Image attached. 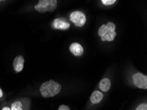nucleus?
Wrapping results in <instances>:
<instances>
[{"label": "nucleus", "mask_w": 147, "mask_h": 110, "mask_svg": "<svg viewBox=\"0 0 147 110\" xmlns=\"http://www.w3.org/2000/svg\"><path fill=\"white\" fill-rule=\"evenodd\" d=\"M136 110H147V104L145 103H142L138 105Z\"/></svg>", "instance_id": "obj_13"}, {"label": "nucleus", "mask_w": 147, "mask_h": 110, "mask_svg": "<svg viewBox=\"0 0 147 110\" xmlns=\"http://www.w3.org/2000/svg\"><path fill=\"white\" fill-rule=\"evenodd\" d=\"M1 110H11V109L10 107H4L3 109H2Z\"/></svg>", "instance_id": "obj_16"}, {"label": "nucleus", "mask_w": 147, "mask_h": 110, "mask_svg": "<svg viewBox=\"0 0 147 110\" xmlns=\"http://www.w3.org/2000/svg\"><path fill=\"white\" fill-rule=\"evenodd\" d=\"M24 59L22 55H18L15 58L13 63V67L16 73H19L23 71L24 68Z\"/></svg>", "instance_id": "obj_7"}, {"label": "nucleus", "mask_w": 147, "mask_h": 110, "mask_svg": "<svg viewBox=\"0 0 147 110\" xmlns=\"http://www.w3.org/2000/svg\"><path fill=\"white\" fill-rule=\"evenodd\" d=\"M102 3L105 5H111L116 1V0H101Z\"/></svg>", "instance_id": "obj_12"}, {"label": "nucleus", "mask_w": 147, "mask_h": 110, "mask_svg": "<svg viewBox=\"0 0 147 110\" xmlns=\"http://www.w3.org/2000/svg\"><path fill=\"white\" fill-rule=\"evenodd\" d=\"M104 94L101 92L95 90L92 92V95L90 96V102L94 104H98L103 99Z\"/></svg>", "instance_id": "obj_9"}, {"label": "nucleus", "mask_w": 147, "mask_h": 110, "mask_svg": "<svg viewBox=\"0 0 147 110\" xmlns=\"http://www.w3.org/2000/svg\"><path fill=\"white\" fill-rule=\"evenodd\" d=\"M133 82L137 88L147 89V77L142 73H136L133 75Z\"/></svg>", "instance_id": "obj_5"}, {"label": "nucleus", "mask_w": 147, "mask_h": 110, "mask_svg": "<svg viewBox=\"0 0 147 110\" xmlns=\"http://www.w3.org/2000/svg\"><path fill=\"white\" fill-rule=\"evenodd\" d=\"M3 95V91H2V90L0 88V98H1L2 96Z\"/></svg>", "instance_id": "obj_15"}, {"label": "nucleus", "mask_w": 147, "mask_h": 110, "mask_svg": "<svg viewBox=\"0 0 147 110\" xmlns=\"http://www.w3.org/2000/svg\"><path fill=\"white\" fill-rule=\"evenodd\" d=\"M23 104L19 101L13 102L11 105V110H23Z\"/></svg>", "instance_id": "obj_11"}, {"label": "nucleus", "mask_w": 147, "mask_h": 110, "mask_svg": "<svg viewBox=\"0 0 147 110\" xmlns=\"http://www.w3.org/2000/svg\"><path fill=\"white\" fill-rule=\"evenodd\" d=\"M70 21L73 22L76 26L82 27L86 23V17L84 13L81 11H76L70 15Z\"/></svg>", "instance_id": "obj_4"}, {"label": "nucleus", "mask_w": 147, "mask_h": 110, "mask_svg": "<svg viewBox=\"0 0 147 110\" xmlns=\"http://www.w3.org/2000/svg\"><path fill=\"white\" fill-rule=\"evenodd\" d=\"M111 80L108 78H104L100 80L99 83V88L102 92H108L111 87Z\"/></svg>", "instance_id": "obj_10"}, {"label": "nucleus", "mask_w": 147, "mask_h": 110, "mask_svg": "<svg viewBox=\"0 0 147 110\" xmlns=\"http://www.w3.org/2000/svg\"><path fill=\"white\" fill-rule=\"evenodd\" d=\"M71 24L68 22H65L62 19H55L53 22L52 27L56 30H65L70 28Z\"/></svg>", "instance_id": "obj_6"}, {"label": "nucleus", "mask_w": 147, "mask_h": 110, "mask_svg": "<svg viewBox=\"0 0 147 110\" xmlns=\"http://www.w3.org/2000/svg\"><path fill=\"white\" fill-rule=\"evenodd\" d=\"M69 51L73 55L76 56V57L82 55V53H84V49L82 46L77 42H74L70 45Z\"/></svg>", "instance_id": "obj_8"}, {"label": "nucleus", "mask_w": 147, "mask_h": 110, "mask_svg": "<svg viewBox=\"0 0 147 110\" xmlns=\"http://www.w3.org/2000/svg\"><path fill=\"white\" fill-rule=\"evenodd\" d=\"M58 110H71V109H70V107L68 106V105L62 104L59 106Z\"/></svg>", "instance_id": "obj_14"}, {"label": "nucleus", "mask_w": 147, "mask_h": 110, "mask_svg": "<svg viewBox=\"0 0 147 110\" xmlns=\"http://www.w3.org/2000/svg\"><path fill=\"white\" fill-rule=\"evenodd\" d=\"M115 24L112 22H108L100 26L98 30V36L102 42H112L116 36Z\"/></svg>", "instance_id": "obj_2"}, {"label": "nucleus", "mask_w": 147, "mask_h": 110, "mask_svg": "<svg viewBox=\"0 0 147 110\" xmlns=\"http://www.w3.org/2000/svg\"><path fill=\"white\" fill-rule=\"evenodd\" d=\"M61 90V85L53 80H50L42 84L40 92L44 98L53 97Z\"/></svg>", "instance_id": "obj_1"}, {"label": "nucleus", "mask_w": 147, "mask_h": 110, "mask_svg": "<svg viewBox=\"0 0 147 110\" xmlns=\"http://www.w3.org/2000/svg\"><path fill=\"white\" fill-rule=\"evenodd\" d=\"M5 1V0H0V1Z\"/></svg>", "instance_id": "obj_17"}, {"label": "nucleus", "mask_w": 147, "mask_h": 110, "mask_svg": "<svg viewBox=\"0 0 147 110\" xmlns=\"http://www.w3.org/2000/svg\"><path fill=\"white\" fill-rule=\"evenodd\" d=\"M57 6V0H39L35 5L34 9L38 12L44 13L46 12H53Z\"/></svg>", "instance_id": "obj_3"}]
</instances>
